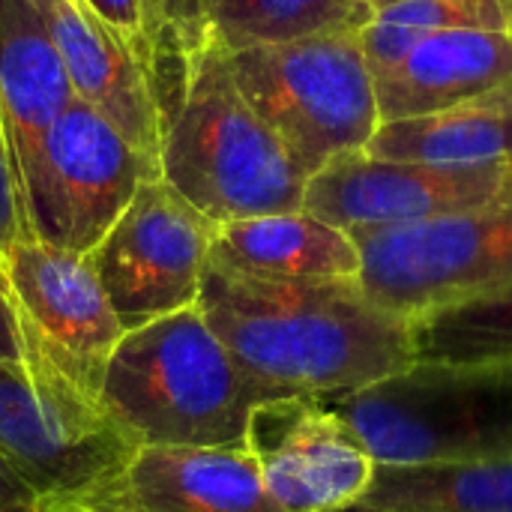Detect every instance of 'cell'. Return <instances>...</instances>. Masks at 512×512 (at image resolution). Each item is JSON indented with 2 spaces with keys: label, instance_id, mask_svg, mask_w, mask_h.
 I'll return each instance as SVG.
<instances>
[{
  "label": "cell",
  "instance_id": "30bf717a",
  "mask_svg": "<svg viewBox=\"0 0 512 512\" xmlns=\"http://www.w3.org/2000/svg\"><path fill=\"white\" fill-rule=\"evenodd\" d=\"M27 351L51 363L84 399L99 405L120 327L87 255L27 237L3 258Z\"/></svg>",
  "mask_w": 512,
  "mask_h": 512
},
{
  "label": "cell",
  "instance_id": "f546056e",
  "mask_svg": "<svg viewBox=\"0 0 512 512\" xmlns=\"http://www.w3.org/2000/svg\"><path fill=\"white\" fill-rule=\"evenodd\" d=\"M360 3H366L372 12H378V9H387V6H393V3H402V0H360Z\"/></svg>",
  "mask_w": 512,
  "mask_h": 512
},
{
  "label": "cell",
  "instance_id": "e0dca14e",
  "mask_svg": "<svg viewBox=\"0 0 512 512\" xmlns=\"http://www.w3.org/2000/svg\"><path fill=\"white\" fill-rule=\"evenodd\" d=\"M72 84L36 0H0V111L12 162L72 102Z\"/></svg>",
  "mask_w": 512,
  "mask_h": 512
},
{
  "label": "cell",
  "instance_id": "484cf974",
  "mask_svg": "<svg viewBox=\"0 0 512 512\" xmlns=\"http://www.w3.org/2000/svg\"><path fill=\"white\" fill-rule=\"evenodd\" d=\"M147 3V45L153 39H177L183 45H195L207 39L189 12V0H144Z\"/></svg>",
  "mask_w": 512,
  "mask_h": 512
},
{
  "label": "cell",
  "instance_id": "ffe728a7",
  "mask_svg": "<svg viewBox=\"0 0 512 512\" xmlns=\"http://www.w3.org/2000/svg\"><path fill=\"white\" fill-rule=\"evenodd\" d=\"M360 501L405 512H512V459L441 468L378 465Z\"/></svg>",
  "mask_w": 512,
  "mask_h": 512
},
{
  "label": "cell",
  "instance_id": "9a60e30c",
  "mask_svg": "<svg viewBox=\"0 0 512 512\" xmlns=\"http://www.w3.org/2000/svg\"><path fill=\"white\" fill-rule=\"evenodd\" d=\"M512 81L510 30L429 33L390 75L375 78L381 123L426 117Z\"/></svg>",
  "mask_w": 512,
  "mask_h": 512
},
{
  "label": "cell",
  "instance_id": "7c38bea8",
  "mask_svg": "<svg viewBox=\"0 0 512 512\" xmlns=\"http://www.w3.org/2000/svg\"><path fill=\"white\" fill-rule=\"evenodd\" d=\"M243 447L282 512H330L360 501L375 459L354 429L312 396H279L249 414Z\"/></svg>",
  "mask_w": 512,
  "mask_h": 512
},
{
  "label": "cell",
  "instance_id": "7a4b0ae2",
  "mask_svg": "<svg viewBox=\"0 0 512 512\" xmlns=\"http://www.w3.org/2000/svg\"><path fill=\"white\" fill-rule=\"evenodd\" d=\"M162 180L216 228L303 210L306 174L231 78L210 36L147 54Z\"/></svg>",
  "mask_w": 512,
  "mask_h": 512
},
{
  "label": "cell",
  "instance_id": "52a82bcc",
  "mask_svg": "<svg viewBox=\"0 0 512 512\" xmlns=\"http://www.w3.org/2000/svg\"><path fill=\"white\" fill-rule=\"evenodd\" d=\"M159 177V165L78 96L15 162L30 237L78 255H90L138 186Z\"/></svg>",
  "mask_w": 512,
  "mask_h": 512
},
{
  "label": "cell",
  "instance_id": "8fae6325",
  "mask_svg": "<svg viewBox=\"0 0 512 512\" xmlns=\"http://www.w3.org/2000/svg\"><path fill=\"white\" fill-rule=\"evenodd\" d=\"M512 189V165H432L342 153L303 189V210L342 228H393L459 213Z\"/></svg>",
  "mask_w": 512,
  "mask_h": 512
},
{
  "label": "cell",
  "instance_id": "5bb4252c",
  "mask_svg": "<svg viewBox=\"0 0 512 512\" xmlns=\"http://www.w3.org/2000/svg\"><path fill=\"white\" fill-rule=\"evenodd\" d=\"M36 3L60 51L72 93L105 114L141 156L159 165V114L147 57L99 21L84 0Z\"/></svg>",
  "mask_w": 512,
  "mask_h": 512
},
{
  "label": "cell",
  "instance_id": "9c48e42d",
  "mask_svg": "<svg viewBox=\"0 0 512 512\" xmlns=\"http://www.w3.org/2000/svg\"><path fill=\"white\" fill-rule=\"evenodd\" d=\"M213 237L216 225L162 177L138 186L87 255L126 333L198 303Z\"/></svg>",
  "mask_w": 512,
  "mask_h": 512
},
{
  "label": "cell",
  "instance_id": "d4e9b609",
  "mask_svg": "<svg viewBox=\"0 0 512 512\" xmlns=\"http://www.w3.org/2000/svg\"><path fill=\"white\" fill-rule=\"evenodd\" d=\"M84 6L105 21L120 39L147 57V3L144 0H84Z\"/></svg>",
  "mask_w": 512,
  "mask_h": 512
},
{
  "label": "cell",
  "instance_id": "603a6c76",
  "mask_svg": "<svg viewBox=\"0 0 512 512\" xmlns=\"http://www.w3.org/2000/svg\"><path fill=\"white\" fill-rule=\"evenodd\" d=\"M426 36H429V30L408 27V24H390V21H381L372 15L360 27V48H363L372 81L396 72Z\"/></svg>",
  "mask_w": 512,
  "mask_h": 512
},
{
  "label": "cell",
  "instance_id": "277c9868",
  "mask_svg": "<svg viewBox=\"0 0 512 512\" xmlns=\"http://www.w3.org/2000/svg\"><path fill=\"white\" fill-rule=\"evenodd\" d=\"M375 465L441 468L512 459V372L414 360L363 390L321 399Z\"/></svg>",
  "mask_w": 512,
  "mask_h": 512
},
{
  "label": "cell",
  "instance_id": "ac0fdd59",
  "mask_svg": "<svg viewBox=\"0 0 512 512\" xmlns=\"http://www.w3.org/2000/svg\"><path fill=\"white\" fill-rule=\"evenodd\" d=\"M363 150L432 165H512V81L426 117L381 123Z\"/></svg>",
  "mask_w": 512,
  "mask_h": 512
},
{
  "label": "cell",
  "instance_id": "3957f363",
  "mask_svg": "<svg viewBox=\"0 0 512 512\" xmlns=\"http://www.w3.org/2000/svg\"><path fill=\"white\" fill-rule=\"evenodd\" d=\"M279 396L189 306L120 339L99 408L135 447H243L249 414Z\"/></svg>",
  "mask_w": 512,
  "mask_h": 512
},
{
  "label": "cell",
  "instance_id": "44dd1931",
  "mask_svg": "<svg viewBox=\"0 0 512 512\" xmlns=\"http://www.w3.org/2000/svg\"><path fill=\"white\" fill-rule=\"evenodd\" d=\"M414 357L512 372V285L411 318Z\"/></svg>",
  "mask_w": 512,
  "mask_h": 512
},
{
  "label": "cell",
  "instance_id": "1f68e13d",
  "mask_svg": "<svg viewBox=\"0 0 512 512\" xmlns=\"http://www.w3.org/2000/svg\"><path fill=\"white\" fill-rule=\"evenodd\" d=\"M507 3H510V6H512V0H507Z\"/></svg>",
  "mask_w": 512,
  "mask_h": 512
},
{
  "label": "cell",
  "instance_id": "4dcf8cb0",
  "mask_svg": "<svg viewBox=\"0 0 512 512\" xmlns=\"http://www.w3.org/2000/svg\"><path fill=\"white\" fill-rule=\"evenodd\" d=\"M45 512H69L66 507H51V510H45Z\"/></svg>",
  "mask_w": 512,
  "mask_h": 512
},
{
  "label": "cell",
  "instance_id": "ba28073f",
  "mask_svg": "<svg viewBox=\"0 0 512 512\" xmlns=\"http://www.w3.org/2000/svg\"><path fill=\"white\" fill-rule=\"evenodd\" d=\"M0 453L51 510L117 471L135 444L48 360H0Z\"/></svg>",
  "mask_w": 512,
  "mask_h": 512
},
{
  "label": "cell",
  "instance_id": "cb8c5ba5",
  "mask_svg": "<svg viewBox=\"0 0 512 512\" xmlns=\"http://www.w3.org/2000/svg\"><path fill=\"white\" fill-rule=\"evenodd\" d=\"M27 237H30V228L24 219L21 192H18V180H15V162H12L9 135H6V123H3V111H0V261L9 255V249L15 243H21Z\"/></svg>",
  "mask_w": 512,
  "mask_h": 512
},
{
  "label": "cell",
  "instance_id": "4316f807",
  "mask_svg": "<svg viewBox=\"0 0 512 512\" xmlns=\"http://www.w3.org/2000/svg\"><path fill=\"white\" fill-rule=\"evenodd\" d=\"M0 360L18 363V366H33L42 360L39 354H30L24 345L21 324H18L15 303H12V291H9V282L3 273V261H0Z\"/></svg>",
  "mask_w": 512,
  "mask_h": 512
},
{
  "label": "cell",
  "instance_id": "5b68a950",
  "mask_svg": "<svg viewBox=\"0 0 512 512\" xmlns=\"http://www.w3.org/2000/svg\"><path fill=\"white\" fill-rule=\"evenodd\" d=\"M225 54L234 84L306 180L330 159L363 150L381 126L354 27Z\"/></svg>",
  "mask_w": 512,
  "mask_h": 512
},
{
  "label": "cell",
  "instance_id": "f1b7e54d",
  "mask_svg": "<svg viewBox=\"0 0 512 512\" xmlns=\"http://www.w3.org/2000/svg\"><path fill=\"white\" fill-rule=\"evenodd\" d=\"M330 512H405V510H387V507H375V504H363V501H354L348 507H339V510Z\"/></svg>",
  "mask_w": 512,
  "mask_h": 512
},
{
  "label": "cell",
  "instance_id": "7402d4cb",
  "mask_svg": "<svg viewBox=\"0 0 512 512\" xmlns=\"http://www.w3.org/2000/svg\"><path fill=\"white\" fill-rule=\"evenodd\" d=\"M375 18L420 27L429 33L510 30L512 6L507 0H402L387 9H378Z\"/></svg>",
  "mask_w": 512,
  "mask_h": 512
},
{
  "label": "cell",
  "instance_id": "2e32d148",
  "mask_svg": "<svg viewBox=\"0 0 512 512\" xmlns=\"http://www.w3.org/2000/svg\"><path fill=\"white\" fill-rule=\"evenodd\" d=\"M210 261L273 282H333L360 273V252L348 231L306 210L219 225Z\"/></svg>",
  "mask_w": 512,
  "mask_h": 512
},
{
  "label": "cell",
  "instance_id": "8992f818",
  "mask_svg": "<svg viewBox=\"0 0 512 512\" xmlns=\"http://www.w3.org/2000/svg\"><path fill=\"white\" fill-rule=\"evenodd\" d=\"M348 237L363 294L408 321L512 285V189L471 210Z\"/></svg>",
  "mask_w": 512,
  "mask_h": 512
},
{
  "label": "cell",
  "instance_id": "4fadbf2b",
  "mask_svg": "<svg viewBox=\"0 0 512 512\" xmlns=\"http://www.w3.org/2000/svg\"><path fill=\"white\" fill-rule=\"evenodd\" d=\"M69 512H282L246 447H135Z\"/></svg>",
  "mask_w": 512,
  "mask_h": 512
},
{
  "label": "cell",
  "instance_id": "6da1fadb",
  "mask_svg": "<svg viewBox=\"0 0 512 512\" xmlns=\"http://www.w3.org/2000/svg\"><path fill=\"white\" fill-rule=\"evenodd\" d=\"M195 306L255 378L288 396L354 393L417 360L411 321L375 306L357 279L273 282L207 261Z\"/></svg>",
  "mask_w": 512,
  "mask_h": 512
},
{
  "label": "cell",
  "instance_id": "83f0119b",
  "mask_svg": "<svg viewBox=\"0 0 512 512\" xmlns=\"http://www.w3.org/2000/svg\"><path fill=\"white\" fill-rule=\"evenodd\" d=\"M0 512H45L42 498L18 474V468L0 453Z\"/></svg>",
  "mask_w": 512,
  "mask_h": 512
},
{
  "label": "cell",
  "instance_id": "d6986e66",
  "mask_svg": "<svg viewBox=\"0 0 512 512\" xmlns=\"http://www.w3.org/2000/svg\"><path fill=\"white\" fill-rule=\"evenodd\" d=\"M195 27L225 51L360 30L375 12L360 0H189Z\"/></svg>",
  "mask_w": 512,
  "mask_h": 512
}]
</instances>
